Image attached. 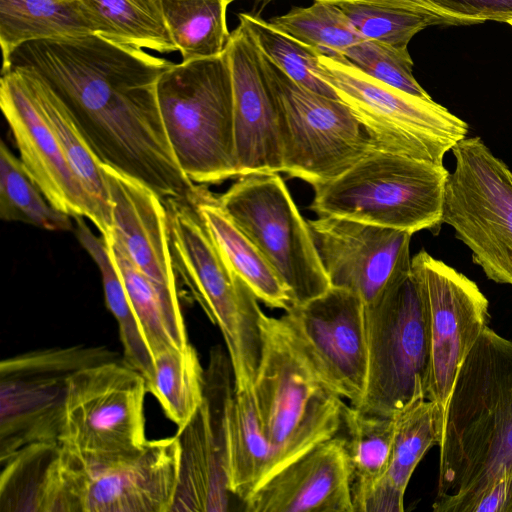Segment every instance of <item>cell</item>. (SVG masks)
<instances>
[{"label": "cell", "instance_id": "5b68a950", "mask_svg": "<svg viewBox=\"0 0 512 512\" xmlns=\"http://www.w3.org/2000/svg\"><path fill=\"white\" fill-rule=\"evenodd\" d=\"M157 99L173 153L189 180L207 185L238 178L233 84L225 50L173 63L159 77Z\"/></svg>", "mask_w": 512, "mask_h": 512}, {"label": "cell", "instance_id": "d590c367", "mask_svg": "<svg viewBox=\"0 0 512 512\" xmlns=\"http://www.w3.org/2000/svg\"><path fill=\"white\" fill-rule=\"evenodd\" d=\"M275 29L315 49L321 55L339 58L364 38L333 2L318 1L309 7L291 9L268 21Z\"/></svg>", "mask_w": 512, "mask_h": 512}, {"label": "cell", "instance_id": "1f68e13d", "mask_svg": "<svg viewBox=\"0 0 512 512\" xmlns=\"http://www.w3.org/2000/svg\"><path fill=\"white\" fill-rule=\"evenodd\" d=\"M105 239L152 356L172 346H188L185 325L171 316L160 293L132 262L118 236L112 230Z\"/></svg>", "mask_w": 512, "mask_h": 512}, {"label": "cell", "instance_id": "ab89813d", "mask_svg": "<svg viewBox=\"0 0 512 512\" xmlns=\"http://www.w3.org/2000/svg\"><path fill=\"white\" fill-rule=\"evenodd\" d=\"M446 15L467 25L512 18V0H426Z\"/></svg>", "mask_w": 512, "mask_h": 512}, {"label": "cell", "instance_id": "30bf717a", "mask_svg": "<svg viewBox=\"0 0 512 512\" xmlns=\"http://www.w3.org/2000/svg\"><path fill=\"white\" fill-rule=\"evenodd\" d=\"M217 198L287 287L292 305L331 287L308 221L279 173L240 176Z\"/></svg>", "mask_w": 512, "mask_h": 512}, {"label": "cell", "instance_id": "7a4b0ae2", "mask_svg": "<svg viewBox=\"0 0 512 512\" xmlns=\"http://www.w3.org/2000/svg\"><path fill=\"white\" fill-rule=\"evenodd\" d=\"M438 447L436 512H471L512 466V341L488 326L459 371Z\"/></svg>", "mask_w": 512, "mask_h": 512}, {"label": "cell", "instance_id": "9c48e42d", "mask_svg": "<svg viewBox=\"0 0 512 512\" xmlns=\"http://www.w3.org/2000/svg\"><path fill=\"white\" fill-rule=\"evenodd\" d=\"M318 75L356 115L380 151L443 164L468 124L433 99L376 80L340 58L319 56Z\"/></svg>", "mask_w": 512, "mask_h": 512}, {"label": "cell", "instance_id": "d6a6232c", "mask_svg": "<svg viewBox=\"0 0 512 512\" xmlns=\"http://www.w3.org/2000/svg\"><path fill=\"white\" fill-rule=\"evenodd\" d=\"M154 378L148 389L165 415L178 428L195 414L204 399L205 373L196 350L190 344L175 346L153 356Z\"/></svg>", "mask_w": 512, "mask_h": 512}, {"label": "cell", "instance_id": "8992f818", "mask_svg": "<svg viewBox=\"0 0 512 512\" xmlns=\"http://www.w3.org/2000/svg\"><path fill=\"white\" fill-rule=\"evenodd\" d=\"M449 171L443 164L374 151L337 177L313 186L310 209L414 234L437 233Z\"/></svg>", "mask_w": 512, "mask_h": 512}, {"label": "cell", "instance_id": "52a82bcc", "mask_svg": "<svg viewBox=\"0 0 512 512\" xmlns=\"http://www.w3.org/2000/svg\"><path fill=\"white\" fill-rule=\"evenodd\" d=\"M368 374L355 407L393 417L415 397H426L429 365L427 318L411 269L393 279L365 305Z\"/></svg>", "mask_w": 512, "mask_h": 512}, {"label": "cell", "instance_id": "60d3db41", "mask_svg": "<svg viewBox=\"0 0 512 512\" xmlns=\"http://www.w3.org/2000/svg\"><path fill=\"white\" fill-rule=\"evenodd\" d=\"M471 512H512V466L475 502Z\"/></svg>", "mask_w": 512, "mask_h": 512}, {"label": "cell", "instance_id": "d4e9b609", "mask_svg": "<svg viewBox=\"0 0 512 512\" xmlns=\"http://www.w3.org/2000/svg\"><path fill=\"white\" fill-rule=\"evenodd\" d=\"M228 488L242 501L270 474L272 447L264 433L252 386L235 388L224 415Z\"/></svg>", "mask_w": 512, "mask_h": 512}, {"label": "cell", "instance_id": "b9f144b4", "mask_svg": "<svg viewBox=\"0 0 512 512\" xmlns=\"http://www.w3.org/2000/svg\"><path fill=\"white\" fill-rule=\"evenodd\" d=\"M318 1H328V2H339V1H346V0H318ZM407 1H410V2H413V3H417L419 5H422V6H425V7H428V8H431V9H434V10H437L439 12H441L440 10H438L437 8H435L433 5H431L428 1L426 0H407ZM443 13V12H441ZM445 14V13H443ZM446 15V14H445ZM449 16V15H448ZM452 17V16H451ZM455 18V17H454Z\"/></svg>", "mask_w": 512, "mask_h": 512}, {"label": "cell", "instance_id": "4fadbf2b", "mask_svg": "<svg viewBox=\"0 0 512 512\" xmlns=\"http://www.w3.org/2000/svg\"><path fill=\"white\" fill-rule=\"evenodd\" d=\"M113 359L104 347L70 346L20 354L0 364V459L37 442H58L69 380Z\"/></svg>", "mask_w": 512, "mask_h": 512}, {"label": "cell", "instance_id": "484cf974", "mask_svg": "<svg viewBox=\"0 0 512 512\" xmlns=\"http://www.w3.org/2000/svg\"><path fill=\"white\" fill-rule=\"evenodd\" d=\"M216 244L258 300L271 308L288 310L292 300L287 287L244 232L200 185L192 198Z\"/></svg>", "mask_w": 512, "mask_h": 512}, {"label": "cell", "instance_id": "ac0fdd59", "mask_svg": "<svg viewBox=\"0 0 512 512\" xmlns=\"http://www.w3.org/2000/svg\"><path fill=\"white\" fill-rule=\"evenodd\" d=\"M234 98V139L238 177L283 172L278 98L263 55L239 23L225 47Z\"/></svg>", "mask_w": 512, "mask_h": 512}, {"label": "cell", "instance_id": "9a60e30c", "mask_svg": "<svg viewBox=\"0 0 512 512\" xmlns=\"http://www.w3.org/2000/svg\"><path fill=\"white\" fill-rule=\"evenodd\" d=\"M285 312L282 317L315 370L337 394L357 407L364 397L368 374L362 299L331 286Z\"/></svg>", "mask_w": 512, "mask_h": 512}, {"label": "cell", "instance_id": "603a6c76", "mask_svg": "<svg viewBox=\"0 0 512 512\" xmlns=\"http://www.w3.org/2000/svg\"><path fill=\"white\" fill-rule=\"evenodd\" d=\"M1 512H74L71 460L59 442H37L0 459Z\"/></svg>", "mask_w": 512, "mask_h": 512}, {"label": "cell", "instance_id": "e0dca14e", "mask_svg": "<svg viewBox=\"0 0 512 512\" xmlns=\"http://www.w3.org/2000/svg\"><path fill=\"white\" fill-rule=\"evenodd\" d=\"M0 106L24 169L49 203L72 218H87L106 237L95 203L33 101L19 66L2 69Z\"/></svg>", "mask_w": 512, "mask_h": 512}, {"label": "cell", "instance_id": "277c9868", "mask_svg": "<svg viewBox=\"0 0 512 512\" xmlns=\"http://www.w3.org/2000/svg\"><path fill=\"white\" fill-rule=\"evenodd\" d=\"M176 276L226 343L234 387L252 386L261 353L258 299L234 271L205 225L194 201L163 200Z\"/></svg>", "mask_w": 512, "mask_h": 512}, {"label": "cell", "instance_id": "5bb4252c", "mask_svg": "<svg viewBox=\"0 0 512 512\" xmlns=\"http://www.w3.org/2000/svg\"><path fill=\"white\" fill-rule=\"evenodd\" d=\"M411 271L427 318L426 398L437 404L446 419L459 371L487 327L489 302L474 281L425 250L411 259Z\"/></svg>", "mask_w": 512, "mask_h": 512}, {"label": "cell", "instance_id": "3957f363", "mask_svg": "<svg viewBox=\"0 0 512 512\" xmlns=\"http://www.w3.org/2000/svg\"><path fill=\"white\" fill-rule=\"evenodd\" d=\"M260 330L252 389L273 451L272 475L336 436L346 405L315 370L283 317L262 313Z\"/></svg>", "mask_w": 512, "mask_h": 512}, {"label": "cell", "instance_id": "4dcf8cb0", "mask_svg": "<svg viewBox=\"0 0 512 512\" xmlns=\"http://www.w3.org/2000/svg\"><path fill=\"white\" fill-rule=\"evenodd\" d=\"M234 0H160L163 16L182 62L221 55L230 33L228 5Z\"/></svg>", "mask_w": 512, "mask_h": 512}, {"label": "cell", "instance_id": "f1b7e54d", "mask_svg": "<svg viewBox=\"0 0 512 512\" xmlns=\"http://www.w3.org/2000/svg\"><path fill=\"white\" fill-rule=\"evenodd\" d=\"M351 470L354 512L386 477L392 457L394 417L371 415L345 406L343 425Z\"/></svg>", "mask_w": 512, "mask_h": 512}, {"label": "cell", "instance_id": "4316f807", "mask_svg": "<svg viewBox=\"0 0 512 512\" xmlns=\"http://www.w3.org/2000/svg\"><path fill=\"white\" fill-rule=\"evenodd\" d=\"M19 67L33 101L55 135L72 170L95 203L109 236L113 230L112 204L102 164L50 86L32 68Z\"/></svg>", "mask_w": 512, "mask_h": 512}, {"label": "cell", "instance_id": "7c38bea8", "mask_svg": "<svg viewBox=\"0 0 512 512\" xmlns=\"http://www.w3.org/2000/svg\"><path fill=\"white\" fill-rule=\"evenodd\" d=\"M263 59L279 103L283 172L314 186L378 150L343 101L299 85L264 55Z\"/></svg>", "mask_w": 512, "mask_h": 512}, {"label": "cell", "instance_id": "8fae6325", "mask_svg": "<svg viewBox=\"0 0 512 512\" xmlns=\"http://www.w3.org/2000/svg\"><path fill=\"white\" fill-rule=\"evenodd\" d=\"M452 153L443 223L489 279L512 285V171L477 136L459 141Z\"/></svg>", "mask_w": 512, "mask_h": 512}, {"label": "cell", "instance_id": "7bdbcfd3", "mask_svg": "<svg viewBox=\"0 0 512 512\" xmlns=\"http://www.w3.org/2000/svg\"><path fill=\"white\" fill-rule=\"evenodd\" d=\"M506 23L509 24L510 26H512V18L507 20Z\"/></svg>", "mask_w": 512, "mask_h": 512}, {"label": "cell", "instance_id": "7402d4cb", "mask_svg": "<svg viewBox=\"0 0 512 512\" xmlns=\"http://www.w3.org/2000/svg\"><path fill=\"white\" fill-rule=\"evenodd\" d=\"M230 396L222 388H207L198 410L178 428L179 476L171 512L228 510L224 415Z\"/></svg>", "mask_w": 512, "mask_h": 512}, {"label": "cell", "instance_id": "44dd1931", "mask_svg": "<svg viewBox=\"0 0 512 512\" xmlns=\"http://www.w3.org/2000/svg\"><path fill=\"white\" fill-rule=\"evenodd\" d=\"M242 502L248 512H354L345 438L336 435L316 445Z\"/></svg>", "mask_w": 512, "mask_h": 512}, {"label": "cell", "instance_id": "ffe728a7", "mask_svg": "<svg viewBox=\"0 0 512 512\" xmlns=\"http://www.w3.org/2000/svg\"><path fill=\"white\" fill-rule=\"evenodd\" d=\"M102 167L112 204L114 233L132 262L154 284L171 316L185 325L163 200L139 181L106 165Z\"/></svg>", "mask_w": 512, "mask_h": 512}, {"label": "cell", "instance_id": "74e56055", "mask_svg": "<svg viewBox=\"0 0 512 512\" xmlns=\"http://www.w3.org/2000/svg\"><path fill=\"white\" fill-rule=\"evenodd\" d=\"M239 23L274 65L299 85L318 94L339 99L334 89L319 75V56L315 49L275 29L260 16L240 13Z\"/></svg>", "mask_w": 512, "mask_h": 512}, {"label": "cell", "instance_id": "d6986e66", "mask_svg": "<svg viewBox=\"0 0 512 512\" xmlns=\"http://www.w3.org/2000/svg\"><path fill=\"white\" fill-rule=\"evenodd\" d=\"M179 460L176 436L147 440L136 455L107 465L80 460V512H171Z\"/></svg>", "mask_w": 512, "mask_h": 512}, {"label": "cell", "instance_id": "ba28073f", "mask_svg": "<svg viewBox=\"0 0 512 512\" xmlns=\"http://www.w3.org/2000/svg\"><path fill=\"white\" fill-rule=\"evenodd\" d=\"M144 377L123 361L78 370L68 385L59 444L86 466L136 455L146 443Z\"/></svg>", "mask_w": 512, "mask_h": 512}, {"label": "cell", "instance_id": "e575fe53", "mask_svg": "<svg viewBox=\"0 0 512 512\" xmlns=\"http://www.w3.org/2000/svg\"><path fill=\"white\" fill-rule=\"evenodd\" d=\"M0 217L49 231L73 230L72 217L49 203L4 141L0 144Z\"/></svg>", "mask_w": 512, "mask_h": 512}, {"label": "cell", "instance_id": "836d02e7", "mask_svg": "<svg viewBox=\"0 0 512 512\" xmlns=\"http://www.w3.org/2000/svg\"><path fill=\"white\" fill-rule=\"evenodd\" d=\"M393 417L392 457L385 478L405 494L420 460L432 446L440 444L445 419L437 404L425 396L415 397Z\"/></svg>", "mask_w": 512, "mask_h": 512}, {"label": "cell", "instance_id": "f35d334b", "mask_svg": "<svg viewBox=\"0 0 512 512\" xmlns=\"http://www.w3.org/2000/svg\"><path fill=\"white\" fill-rule=\"evenodd\" d=\"M342 58L376 80L413 96L432 99L413 76V61L407 48L363 39L350 47Z\"/></svg>", "mask_w": 512, "mask_h": 512}, {"label": "cell", "instance_id": "f546056e", "mask_svg": "<svg viewBox=\"0 0 512 512\" xmlns=\"http://www.w3.org/2000/svg\"><path fill=\"white\" fill-rule=\"evenodd\" d=\"M335 3L366 40L406 49L412 37L431 25H466L457 18L407 0H346Z\"/></svg>", "mask_w": 512, "mask_h": 512}, {"label": "cell", "instance_id": "2e32d148", "mask_svg": "<svg viewBox=\"0 0 512 512\" xmlns=\"http://www.w3.org/2000/svg\"><path fill=\"white\" fill-rule=\"evenodd\" d=\"M308 224L330 285L355 293L364 305L411 269L407 231L332 216Z\"/></svg>", "mask_w": 512, "mask_h": 512}, {"label": "cell", "instance_id": "6da1fadb", "mask_svg": "<svg viewBox=\"0 0 512 512\" xmlns=\"http://www.w3.org/2000/svg\"><path fill=\"white\" fill-rule=\"evenodd\" d=\"M172 64L92 34L25 43L2 69L35 70L102 165L139 181L162 200L191 199L199 185L179 167L157 99L159 77Z\"/></svg>", "mask_w": 512, "mask_h": 512}, {"label": "cell", "instance_id": "83f0119b", "mask_svg": "<svg viewBox=\"0 0 512 512\" xmlns=\"http://www.w3.org/2000/svg\"><path fill=\"white\" fill-rule=\"evenodd\" d=\"M75 235L101 274L105 301L115 317L123 346V362L145 379L147 390L154 378V360L129 300L123 279L104 236H96L83 217H74Z\"/></svg>", "mask_w": 512, "mask_h": 512}, {"label": "cell", "instance_id": "8d00e7d4", "mask_svg": "<svg viewBox=\"0 0 512 512\" xmlns=\"http://www.w3.org/2000/svg\"><path fill=\"white\" fill-rule=\"evenodd\" d=\"M107 23V38L160 53L177 51L160 0H86Z\"/></svg>", "mask_w": 512, "mask_h": 512}, {"label": "cell", "instance_id": "cb8c5ba5", "mask_svg": "<svg viewBox=\"0 0 512 512\" xmlns=\"http://www.w3.org/2000/svg\"><path fill=\"white\" fill-rule=\"evenodd\" d=\"M108 33L107 23L86 0H0L3 67L18 47L31 41L92 34L107 38Z\"/></svg>", "mask_w": 512, "mask_h": 512}]
</instances>
